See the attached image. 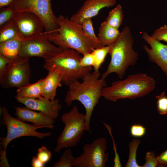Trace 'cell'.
Returning a JSON list of instances; mask_svg holds the SVG:
<instances>
[{"label":"cell","mask_w":167,"mask_h":167,"mask_svg":"<svg viewBox=\"0 0 167 167\" xmlns=\"http://www.w3.org/2000/svg\"><path fill=\"white\" fill-rule=\"evenodd\" d=\"M29 59L18 57L11 60L0 77V84L3 88H19L31 84V69Z\"/></svg>","instance_id":"9c48e42d"},{"label":"cell","mask_w":167,"mask_h":167,"mask_svg":"<svg viewBox=\"0 0 167 167\" xmlns=\"http://www.w3.org/2000/svg\"><path fill=\"white\" fill-rule=\"evenodd\" d=\"M141 142L140 139H133L129 142L128 145L129 155L126 167H142L138 164L136 160L137 150Z\"/></svg>","instance_id":"603a6c76"},{"label":"cell","mask_w":167,"mask_h":167,"mask_svg":"<svg viewBox=\"0 0 167 167\" xmlns=\"http://www.w3.org/2000/svg\"><path fill=\"white\" fill-rule=\"evenodd\" d=\"M75 158L71 150L69 148L65 150L59 159L56 162L53 167H73Z\"/></svg>","instance_id":"d4e9b609"},{"label":"cell","mask_w":167,"mask_h":167,"mask_svg":"<svg viewBox=\"0 0 167 167\" xmlns=\"http://www.w3.org/2000/svg\"><path fill=\"white\" fill-rule=\"evenodd\" d=\"M80 60V64L83 67H93L94 64V59L92 53L85 54Z\"/></svg>","instance_id":"836d02e7"},{"label":"cell","mask_w":167,"mask_h":167,"mask_svg":"<svg viewBox=\"0 0 167 167\" xmlns=\"http://www.w3.org/2000/svg\"><path fill=\"white\" fill-rule=\"evenodd\" d=\"M99 71H94L85 76L80 82L79 80L71 83L65 96V101L68 106L73 101H78L84 106L85 110L86 131L90 132V122L95 107L101 97L102 90L106 86L105 79L101 77Z\"/></svg>","instance_id":"6da1fadb"},{"label":"cell","mask_w":167,"mask_h":167,"mask_svg":"<svg viewBox=\"0 0 167 167\" xmlns=\"http://www.w3.org/2000/svg\"><path fill=\"white\" fill-rule=\"evenodd\" d=\"M151 36L159 41L167 42V25L164 24L156 29Z\"/></svg>","instance_id":"f1b7e54d"},{"label":"cell","mask_w":167,"mask_h":167,"mask_svg":"<svg viewBox=\"0 0 167 167\" xmlns=\"http://www.w3.org/2000/svg\"><path fill=\"white\" fill-rule=\"evenodd\" d=\"M81 26L83 31L87 36L96 43L101 45L98 37L96 35L94 32L91 18L84 19Z\"/></svg>","instance_id":"484cf974"},{"label":"cell","mask_w":167,"mask_h":167,"mask_svg":"<svg viewBox=\"0 0 167 167\" xmlns=\"http://www.w3.org/2000/svg\"><path fill=\"white\" fill-rule=\"evenodd\" d=\"M102 122L105 127L109 131V134H110L112 138L113 143V150L114 151L115 153V156L113 160V161L114 162L113 167H121L122 166V165L120 161L119 154H118L117 152L116 144H115V142H114V140L113 135H112L111 128L109 125L105 123V122Z\"/></svg>","instance_id":"1f68e13d"},{"label":"cell","mask_w":167,"mask_h":167,"mask_svg":"<svg viewBox=\"0 0 167 167\" xmlns=\"http://www.w3.org/2000/svg\"><path fill=\"white\" fill-rule=\"evenodd\" d=\"M2 114V123L6 126L7 135L6 137L0 138V166L2 167H10L6 154L7 147L12 140L23 136H32L40 139L49 137L50 132L40 133L36 131L38 129L46 128L28 124L15 118L10 114L8 109L5 107L1 109Z\"/></svg>","instance_id":"8992f818"},{"label":"cell","mask_w":167,"mask_h":167,"mask_svg":"<svg viewBox=\"0 0 167 167\" xmlns=\"http://www.w3.org/2000/svg\"><path fill=\"white\" fill-rule=\"evenodd\" d=\"M157 100V109L158 113L161 115L167 114V95L165 92L155 96Z\"/></svg>","instance_id":"4316f807"},{"label":"cell","mask_w":167,"mask_h":167,"mask_svg":"<svg viewBox=\"0 0 167 167\" xmlns=\"http://www.w3.org/2000/svg\"><path fill=\"white\" fill-rule=\"evenodd\" d=\"M145 163L142 167H159L156 156L153 151L148 152L145 156Z\"/></svg>","instance_id":"f546056e"},{"label":"cell","mask_w":167,"mask_h":167,"mask_svg":"<svg viewBox=\"0 0 167 167\" xmlns=\"http://www.w3.org/2000/svg\"><path fill=\"white\" fill-rule=\"evenodd\" d=\"M80 54L74 49H64L45 60L43 67L48 71L58 73L62 77V83L68 86L74 81L82 79L92 70V66L81 65Z\"/></svg>","instance_id":"5b68a950"},{"label":"cell","mask_w":167,"mask_h":167,"mask_svg":"<svg viewBox=\"0 0 167 167\" xmlns=\"http://www.w3.org/2000/svg\"><path fill=\"white\" fill-rule=\"evenodd\" d=\"M58 19L59 26L58 29L49 32L44 31L36 37L46 39L62 49L75 50L83 55L102 47L84 33L81 25L62 15Z\"/></svg>","instance_id":"7a4b0ae2"},{"label":"cell","mask_w":167,"mask_h":167,"mask_svg":"<svg viewBox=\"0 0 167 167\" xmlns=\"http://www.w3.org/2000/svg\"><path fill=\"white\" fill-rule=\"evenodd\" d=\"M63 49L46 39L37 37L23 41L19 57H39L45 60Z\"/></svg>","instance_id":"8fae6325"},{"label":"cell","mask_w":167,"mask_h":167,"mask_svg":"<svg viewBox=\"0 0 167 167\" xmlns=\"http://www.w3.org/2000/svg\"><path fill=\"white\" fill-rule=\"evenodd\" d=\"M142 37L150 47L146 45L143 47L149 61L155 63L167 78V45L152 37L145 31L142 33Z\"/></svg>","instance_id":"4fadbf2b"},{"label":"cell","mask_w":167,"mask_h":167,"mask_svg":"<svg viewBox=\"0 0 167 167\" xmlns=\"http://www.w3.org/2000/svg\"><path fill=\"white\" fill-rule=\"evenodd\" d=\"M0 27V43L17 37L23 39L13 19Z\"/></svg>","instance_id":"44dd1931"},{"label":"cell","mask_w":167,"mask_h":167,"mask_svg":"<svg viewBox=\"0 0 167 167\" xmlns=\"http://www.w3.org/2000/svg\"><path fill=\"white\" fill-rule=\"evenodd\" d=\"M134 41L131 29L128 26H125L117 40L109 45V54L111 59L102 77L106 79L109 74L115 73L122 79L128 68L136 63L139 54L133 49Z\"/></svg>","instance_id":"277c9868"},{"label":"cell","mask_w":167,"mask_h":167,"mask_svg":"<svg viewBox=\"0 0 167 167\" xmlns=\"http://www.w3.org/2000/svg\"><path fill=\"white\" fill-rule=\"evenodd\" d=\"M130 131L132 136L135 137H140L145 134L146 129L141 125L135 124L131 126Z\"/></svg>","instance_id":"d6a6232c"},{"label":"cell","mask_w":167,"mask_h":167,"mask_svg":"<svg viewBox=\"0 0 167 167\" xmlns=\"http://www.w3.org/2000/svg\"><path fill=\"white\" fill-rule=\"evenodd\" d=\"M156 84L155 79L146 74L130 75L125 79L113 81L110 86L103 88L101 96L114 102L120 99H134L152 92Z\"/></svg>","instance_id":"3957f363"},{"label":"cell","mask_w":167,"mask_h":167,"mask_svg":"<svg viewBox=\"0 0 167 167\" xmlns=\"http://www.w3.org/2000/svg\"><path fill=\"white\" fill-rule=\"evenodd\" d=\"M15 12L10 7L1 8L0 11V27L12 19Z\"/></svg>","instance_id":"83f0119b"},{"label":"cell","mask_w":167,"mask_h":167,"mask_svg":"<svg viewBox=\"0 0 167 167\" xmlns=\"http://www.w3.org/2000/svg\"><path fill=\"white\" fill-rule=\"evenodd\" d=\"M11 61L9 58L0 54V77L2 76L8 65Z\"/></svg>","instance_id":"e575fe53"},{"label":"cell","mask_w":167,"mask_h":167,"mask_svg":"<svg viewBox=\"0 0 167 167\" xmlns=\"http://www.w3.org/2000/svg\"><path fill=\"white\" fill-rule=\"evenodd\" d=\"M120 32L118 29L109 25L104 21L100 24L97 37L102 46H108L117 40Z\"/></svg>","instance_id":"ac0fdd59"},{"label":"cell","mask_w":167,"mask_h":167,"mask_svg":"<svg viewBox=\"0 0 167 167\" xmlns=\"http://www.w3.org/2000/svg\"><path fill=\"white\" fill-rule=\"evenodd\" d=\"M17 118L23 122H32L33 125L39 126L52 129L55 120L45 114L35 111L27 107H15Z\"/></svg>","instance_id":"2e32d148"},{"label":"cell","mask_w":167,"mask_h":167,"mask_svg":"<svg viewBox=\"0 0 167 167\" xmlns=\"http://www.w3.org/2000/svg\"><path fill=\"white\" fill-rule=\"evenodd\" d=\"M116 3L117 0H86L70 19L75 23L81 25L85 19L92 18L96 16L101 9L112 7Z\"/></svg>","instance_id":"9a60e30c"},{"label":"cell","mask_w":167,"mask_h":167,"mask_svg":"<svg viewBox=\"0 0 167 167\" xmlns=\"http://www.w3.org/2000/svg\"><path fill=\"white\" fill-rule=\"evenodd\" d=\"M109 46H105L94 49L92 53L94 59L93 68L94 71H98L104 62L107 54L109 51Z\"/></svg>","instance_id":"cb8c5ba5"},{"label":"cell","mask_w":167,"mask_h":167,"mask_svg":"<svg viewBox=\"0 0 167 167\" xmlns=\"http://www.w3.org/2000/svg\"><path fill=\"white\" fill-rule=\"evenodd\" d=\"M8 6L15 13L28 12L36 15L42 21L45 32H52L59 28L58 17L52 10L51 0H14Z\"/></svg>","instance_id":"ba28073f"},{"label":"cell","mask_w":167,"mask_h":167,"mask_svg":"<svg viewBox=\"0 0 167 167\" xmlns=\"http://www.w3.org/2000/svg\"><path fill=\"white\" fill-rule=\"evenodd\" d=\"M123 17L122 6L118 4L109 12L105 21L109 25L118 29L122 23Z\"/></svg>","instance_id":"7402d4cb"},{"label":"cell","mask_w":167,"mask_h":167,"mask_svg":"<svg viewBox=\"0 0 167 167\" xmlns=\"http://www.w3.org/2000/svg\"><path fill=\"white\" fill-rule=\"evenodd\" d=\"M23 39L17 37L0 43V54L14 60L19 57Z\"/></svg>","instance_id":"d6986e66"},{"label":"cell","mask_w":167,"mask_h":167,"mask_svg":"<svg viewBox=\"0 0 167 167\" xmlns=\"http://www.w3.org/2000/svg\"><path fill=\"white\" fill-rule=\"evenodd\" d=\"M44 78L41 79L36 83L18 88L16 96L24 98H39L42 96Z\"/></svg>","instance_id":"ffe728a7"},{"label":"cell","mask_w":167,"mask_h":167,"mask_svg":"<svg viewBox=\"0 0 167 167\" xmlns=\"http://www.w3.org/2000/svg\"><path fill=\"white\" fill-rule=\"evenodd\" d=\"M37 157L43 163L45 164L51 159V152L49 150L46 146L43 145L37 150Z\"/></svg>","instance_id":"4dcf8cb0"},{"label":"cell","mask_w":167,"mask_h":167,"mask_svg":"<svg viewBox=\"0 0 167 167\" xmlns=\"http://www.w3.org/2000/svg\"><path fill=\"white\" fill-rule=\"evenodd\" d=\"M107 141L104 137H100L92 143L86 144L83 152L75 158V167H105L109 160V154L106 152Z\"/></svg>","instance_id":"30bf717a"},{"label":"cell","mask_w":167,"mask_h":167,"mask_svg":"<svg viewBox=\"0 0 167 167\" xmlns=\"http://www.w3.org/2000/svg\"><path fill=\"white\" fill-rule=\"evenodd\" d=\"M12 19L24 40L36 37L44 32V28L42 21L32 13H16Z\"/></svg>","instance_id":"7c38bea8"},{"label":"cell","mask_w":167,"mask_h":167,"mask_svg":"<svg viewBox=\"0 0 167 167\" xmlns=\"http://www.w3.org/2000/svg\"><path fill=\"white\" fill-rule=\"evenodd\" d=\"M159 167H167V149L156 156Z\"/></svg>","instance_id":"d590c367"},{"label":"cell","mask_w":167,"mask_h":167,"mask_svg":"<svg viewBox=\"0 0 167 167\" xmlns=\"http://www.w3.org/2000/svg\"><path fill=\"white\" fill-rule=\"evenodd\" d=\"M14 0H0V7L9 6Z\"/></svg>","instance_id":"74e56055"},{"label":"cell","mask_w":167,"mask_h":167,"mask_svg":"<svg viewBox=\"0 0 167 167\" xmlns=\"http://www.w3.org/2000/svg\"><path fill=\"white\" fill-rule=\"evenodd\" d=\"M45 164L38 158L37 156H34L32 157L31 167H44Z\"/></svg>","instance_id":"8d00e7d4"},{"label":"cell","mask_w":167,"mask_h":167,"mask_svg":"<svg viewBox=\"0 0 167 167\" xmlns=\"http://www.w3.org/2000/svg\"><path fill=\"white\" fill-rule=\"evenodd\" d=\"M61 120L65 126L54 148L57 153L63 148L76 146L86 131L85 114L80 113L76 106L63 114Z\"/></svg>","instance_id":"52a82bcc"},{"label":"cell","mask_w":167,"mask_h":167,"mask_svg":"<svg viewBox=\"0 0 167 167\" xmlns=\"http://www.w3.org/2000/svg\"><path fill=\"white\" fill-rule=\"evenodd\" d=\"M62 77L58 73L48 71V75L44 78L42 96L51 100H54L57 88L62 86Z\"/></svg>","instance_id":"e0dca14e"},{"label":"cell","mask_w":167,"mask_h":167,"mask_svg":"<svg viewBox=\"0 0 167 167\" xmlns=\"http://www.w3.org/2000/svg\"><path fill=\"white\" fill-rule=\"evenodd\" d=\"M15 98L18 102L24 105L26 107L41 112L55 120L58 117L62 108L58 99L51 100L43 96L39 98H31L16 96Z\"/></svg>","instance_id":"5bb4252c"}]
</instances>
